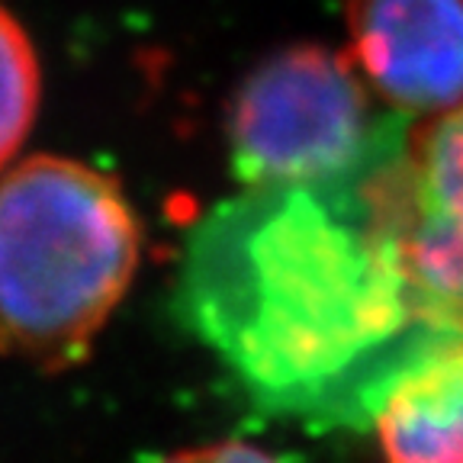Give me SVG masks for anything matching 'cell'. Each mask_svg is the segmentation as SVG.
<instances>
[{
    "label": "cell",
    "instance_id": "cell-2",
    "mask_svg": "<svg viewBox=\"0 0 463 463\" xmlns=\"http://www.w3.org/2000/svg\"><path fill=\"white\" fill-rule=\"evenodd\" d=\"M142 225L116 177L65 155L0 174V354L74 367L136 280Z\"/></svg>",
    "mask_w": 463,
    "mask_h": 463
},
{
    "label": "cell",
    "instance_id": "cell-1",
    "mask_svg": "<svg viewBox=\"0 0 463 463\" xmlns=\"http://www.w3.org/2000/svg\"><path fill=\"white\" fill-rule=\"evenodd\" d=\"M396 171L335 190L241 187L190 229L174 309L260 409L373 415L409 364L463 332L405 260Z\"/></svg>",
    "mask_w": 463,
    "mask_h": 463
},
{
    "label": "cell",
    "instance_id": "cell-5",
    "mask_svg": "<svg viewBox=\"0 0 463 463\" xmlns=\"http://www.w3.org/2000/svg\"><path fill=\"white\" fill-rule=\"evenodd\" d=\"M396 219L419 289L463 326V103L409 136L396 171Z\"/></svg>",
    "mask_w": 463,
    "mask_h": 463
},
{
    "label": "cell",
    "instance_id": "cell-3",
    "mask_svg": "<svg viewBox=\"0 0 463 463\" xmlns=\"http://www.w3.org/2000/svg\"><path fill=\"white\" fill-rule=\"evenodd\" d=\"M402 126L351 55L297 43L260 58L235 87L229 167L241 187H354L402 161Z\"/></svg>",
    "mask_w": 463,
    "mask_h": 463
},
{
    "label": "cell",
    "instance_id": "cell-7",
    "mask_svg": "<svg viewBox=\"0 0 463 463\" xmlns=\"http://www.w3.org/2000/svg\"><path fill=\"white\" fill-rule=\"evenodd\" d=\"M43 100V68L23 23L0 4V174L16 165Z\"/></svg>",
    "mask_w": 463,
    "mask_h": 463
},
{
    "label": "cell",
    "instance_id": "cell-8",
    "mask_svg": "<svg viewBox=\"0 0 463 463\" xmlns=\"http://www.w3.org/2000/svg\"><path fill=\"white\" fill-rule=\"evenodd\" d=\"M158 463H280L274 454H268L258 444L248 441H213V444H200V448H184L171 457H161Z\"/></svg>",
    "mask_w": 463,
    "mask_h": 463
},
{
    "label": "cell",
    "instance_id": "cell-4",
    "mask_svg": "<svg viewBox=\"0 0 463 463\" xmlns=\"http://www.w3.org/2000/svg\"><path fill=\"white\" fill-rule=\"evenodd\" d=\"M351 61L390 109L441 116L463 103V0H345Z\"/></svg>",
    "mask_w": 463,
    "mask_h": 463
},
{
    "label": "cell",
    "instance_id": "cell-6",
    "mask_svg": "<svg viewBox=\"0 0 463 463\" xmlns=\"http://www.w3.org/2000/svg\"><path fill=\"white\" fill-rule=\"evenodd\" d=\"M370 421L383 463H463V332L409 364Z\"/></svg>",
    "mask_w": 463,
    "mask_h": 463
}]
</instances>
